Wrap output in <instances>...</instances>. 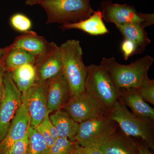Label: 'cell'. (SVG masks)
<instances>
[{
	"label": "cell",
	"mask_w": 154,
	"mask_h": 154,
	"mask_svg": "<svg viewBox=\"0 0 154 154\" xmlns=\"http://www.w3.org/2000/svg\"><path fill=\"white\" fill-rule=\"evenodd\" d=\"M87 66L85 89L109 110L120 96V90L114 85L109 73L100 65Z\"/></svg>",
	"instance_id": "5"
},
{
	"label": "cell",
	"mask_w": 154,
	"mask_h": 154,
	"mask_svg": "<svg viewBox=\"0 0 154 154\" xmlns=\"http://www.w3.org/2000/svg\"><path fill=\"white\" fill-rule=\"evenodd\" d=\"M29 146L28 129L24 137L16 142L11 146L7 154H28Z\"/></svg>",
	"instance_id": "26"
},
{
	"label": "cell",
	"mask_w": 154,
	"mask_h": 154,
	"mask_svg": "<svg viewBox=\"0 0 154 154\" xmlns=\"http://www.w3.org/2000/svg\"><path fill=\"white\" fill-rule=\"evenodd\" d=\"M153 62V58L148 55L129 65L118 63L113 57H103L100 65L109 73L118 89H138L143 80L148 76L149 69Z\"/></svg>",
	"instance_id": "1"
},
{
	"label": "cell",
	"mask_w": 154,
	"mask_h": 154,
	"mask_svg": "<svg viewBox=\"0 0 154 154\" xmlns=\"http://www.w3.org/2000/svg\"><path fill=\"white\" fill-rule=\"evenodd\" d=\"M74 149L78 154H103L99 147H82L76 145Z\"/></svg>",
	"instance_id": "29"
},
{
	"label": "cell",
	"mask_w": 154,
	"mask_h": 154,
	"mask_svg": "<svg viewBox=\"0 0 154 154\" xmlns=\"http://www.w3.org/2000/svg\"><path fill=\"white\" fill-rule=\"evenodd\" d=\"M4 91L0 102V142L7 134L13 118L21 102L22 93L14 83L10 71L4 76Z\"/></svg>",
	"instance_id": "8"
},
{
	"label": "cell",
	"mask_w": 154,
	"mask_h": 154,
	"mask_svg": "<svg viewBox=\"0 0 154 154\" xmlns=\"http://www.w3.org/2000/svg\"><path fill=\"white\" fill-rule=\"evenodd\" d=\"M28 154H49V148L43 136L35 128L29 127Z\"/></svg>",
	"instance_id": "22"
},
{
	"label": "cell",
	"mask_w": 154,
	"mask_h": 154,
	"mask_svg": "<svg viewBox=\"0 0 154 154\" xmlns=\"http://www.w3.org/2000/svg\"><path fill=\"white\" fill-rule=\"evenodd\" d=\"M37 81H48L62 71V62L59 46L48 42L45 51L36 57L34 63Z\"/></svg>",
	"instance_id": "11"
},
{
	"label": "cell",
	"mask_w": 154,
	"mask_h": 154,
	"mask_svg": "<svg viewBox=\"0 0 154 154\" xmlns=\"http://www.w3.org/2000/svg\"><path fill=\"white\" fill-rule=\"evenodd\" d=\"M49 119L57 129L59 137L67 138L72 142L75 141L79 123L66 111L59 109L51 114Z\"/></svg>",
	"instance_id": "17"
},
{
	"label": "cell",
	"mask_w": 154,
	"mask_h": 154,
	"mask_svg": "<svg viewBox=\"0 0 154 154\" xmlns=\"http://www.w3.org/2000/svg\"><path fill=\"white\" fill-rule=\"evenodd\" d=\"M121 49L124 60H127L130 57L135 54L136 48L132 42L124 38L121 44Z\"/></svg>",
	"instance_id": "27"
},
{
	"label": "cell",
	"mask_w": 154,
	"mask_h": 154,
	"mask_svg": "<svg viewBox=\"0 0 154 154\" xmlns=\"http://www.w3.org/2000/svg\"><path fill=\"white\" fill-rule=\"evenodd\" d=\"M44 0H25V3L28 5L33 6L36 4H40Z\"/></svg>",
	"instance_id": "32"
},
{
	"label": "cell",
	"mask_w": 154,
	"mask_h": 154,
	"mask_svg": "<svg viewBox=\"0 0 154 154\" xmlns=\"http://www.w3.org/2000/svg\"><path fill=\"white\" fill-rule=\"evenodd\" d=\"M39 5L47 15V23L62 25L83 21L94 11L90 0H44Z\"/></svg>",
	"instance_id": "4"
},
{
	"label": "cell",
	"mask_w": 154,
	"mask_h": 154,
	"mask_svg": "<svg viewBox=\"0 0 154 154\" xmlns=\"http://www.w3.org/2000/svg\"><path fill=\"white\" fill-rule=\"evenodd\" d=\"M6 70L5 66L2 62V60L0 61V102L2 97L3 91H4V76Z\"/></svg>",
	"instance_id": "30"
},
{
	"label": "cell",
	"mask_w": 154,
	"mask_h": 154,
	"mask_svg": "<svg viewBox=\"0 0 154 154\" xmlns=\"http://www.w3.org/2000/svg\"><path fill=\"white\" fill-rule=\"evenodd\" d=\"M11 73L14 83L22 93L37 81L36 68L33 64H26L12 71Z\"/></svg>",
	"instance_id": "21"
},
{
	"label": "cell",
	"mask_w": 154,
	"mask_h": 154,
	"mask_svg": "<svg viewBox=\"0 0 154 154\" xmlns=\"http://www.w3.org/2000/svg\"><path fill=\"white\" fill-rule=\"evenodd\" d=\"M121 131L116 130L110 138L99 146L103 154H138L137 143Z\"/></svg>",
	"instance_id": "15"
},
{
	"label": "cell",
	"mask_w": 154,
	"mask_h": 154,
	"mask_svg": "<svg viewBox=\"0 0 154 154\" xmlns=\"http://www.w3.org/2000/svg\"><path fill=\"white\" fill-rule=\"evenodd\" d=\"M63 108L79 123L109 114V110L85 91L72 96Z\"/></svg>",
	"instance_id": "9"
},
{
	"label": "cell",
	"mask_w": 154,
	"mask_h": 154,
	"mask_svg": "<svg viewBox=\"0 0 154 154\" xmlns=\"http://www.w3.org/2000/svg\"><path fill=\"white\" fill-rule=\"evenodd\" d=\"M48 81H36L22 93L21 102L29 114L30 126L34 128L40 124L48 113L51 112L48 107Z\"/></svg>",
	"instance_id": "10"
},
{
	"label": "cell",
	"mask_w": 154,
	"mask_h": 154,
	"mask_svg": "<svg viewBox=\"0 0 154 154\" xmlns=\"http://www.w3.org/2000/svg\"><path fill=\"white\" fill-rule=\"evenodd\" d=\"M74 148L73 143L68 139L58 137L49 148V154H70Z\"/></svg>",
	"instance_id": "23"
},
{
	"label": "cell",
	"mask_w": 154,
	"mask_h": 154,
	"mask_svg": "<svg viewBox=\"0 0 154 154\" xmlns=\"http://www.w3.org/2000/svg\"><path fill=\"white\" fill-rule=\"evenodd\" d=\"M70 154H78L75 151L74 148L73 149L72 151L71 152Z\"/></svg>",
	"instance_id": "34"
},
{
	"label": "cell",
	"mask_w": 154,
	"mask_h": 154,
	"mask_svg": "<svg viewBox=\"0 0 154 154\" xmlns=\"http://www.w3.org/2000/svg\"><path fill=\"white\" fill-rule=\"evenodd\" d=\"M59 47L62 72L68 83L72 97L85 91L87 66L83 62L82 49L79 40L69 39Z\"/></svg>",
	"instance_id": "2"
},
{
	"label": "cell",
	"mask_w": 154,
	"mask_h": 154,
	"mask_svg": "<svg viewBox=\"0 0 154 154\" xmlns=\"http://www.w3.org/2000/svg\"><path fill=\"white\" fill-rule=\"evenodd\" d=\"M141 96L146 102L154 105V80L148 76L143 80L138 89Z\"/></svg>",
	"instance_id": "24"
},
{
	"label": "cell",
	"mask_w": 154,
	"mask_h": 154,
	"mask_svg": "<svg viewBox=\"0 0 154 154\" xmlns=\"http://www.w3.org/2000/svg\"><path fill=\"white\" fill-rule=\"evenodd\" d=\"M36 57L24 50L15 47L12 45L6 47L2 59L6 71L12 72L22 65L28 63L34 64Z\"/></svg>",
	"instance_id": "19"
},
{
	"label": "cell",
	"mask_w": 154,
	"mask_h": 154,
	"mask_svg": "<svg viewBox=\"0 0 154 154\" xmlns=\"http://www.w3.org/2000/svg\"><path fill=\"white\" fill-rule=\"evenodd\" d=\"M102 19L105 22L113 23L117 28L128 24L136 23L145 28L154 24V14L138 13L134 7L126 4L105 1L102 3Z\"/></svg>",
	"instance_id": "7"
},
{
	"label": "cell",
	"mask_w": 154,
	"mask_h": 154,
	"mask_svg": "<svg viewBox=\"0 0 154 154\" xmlns=\"http://www.w3.org/2000/svg\"><path fill=\"white\" fill-rule=\"evenodd\" d=\"M116 124L109 115L81 122L75 141L81 146L99 147L115 132Z\"/></svg>",
	"instance_id": "6"
},
{
	"label": "cell",
	"mask_w": 154,
	"mask_h": 154,
	"mask_svg": "<svg viewBox=\"0 0 154 154\" xmlns=\"http://www.w3.org/2000/svg\"><path fill=\"white\" fill-rule=\"evenodd\" d=\"M109 115L126 135L140 138L154 150V120L134 115L119 98Z\"/></svg>",
	"instance_id": "3"
},
{
	"label": "cell",
	"mask_w": 154,
	"mask_h": 154,
	"mask_svg": "<svg viewBox=\"0 0 154 154\" xmlns=\"http://www.w3.org/2000/svg\"><path fill=\"white\" fill-rule=\"evenodd\" d=\"M11 25L17 31L24 32L30 30L32 26V22L28 17L21 14H14L11 17Z\"/></svg>",
	"instance_id": "25"
},
{
	"label": "cell",
	"mask_w": 154,
	"mask_h": 154,
	"mask_svg": "<svg viewBox=\"0 0 154 154\" xmlns=\"http://www.w3.org/2000/svg\"><path fill=\"white\" fill-rule=\"evenodd\" d=\"M138 154H152L148 148L147 144H137Z\"/></svg>",
	"instance_id": "31"
},
{
	"label": "cell",
	"mask_w": 154,
	"mask_h": 154,
	"mask_svg": "<svg viewBox=\"0 0 154 154\" xmlns=\"http://www.w3.org/2000/svg\"><path fill=\"white\" fill-rule=\"evenodd\" d=\"M119 98L129 107L134 115L154 120V109L143 99L138 90L130 88L120 89Z\"/></svg>",
	"instance_id": "14"
},
{
	"label": "cell",
	"mask_w": 154,
	"mask_h": 154,
	"mask_svg": "<svg viewBox=\"0 0 154 154\" xmlns=\"http://www.w3.org/2000/svg\"><path fill=\"white\" fill-rule=\"evenodd\" d=\"M117 28L124 38L128 39L134 43L136 48L135 54L143 52L146 47L150 43L151 40L142 25L132 23Z\"/></svg>",
	"instance_id": "20"
},
{
	"label": "cell",
	"mask_w": 154,
	"mask_h": 154,
	"mask_svg": "<svg viewBox=\"0 0 154 154\" xmlns=\"http://www.w3.org/2000/svg\"><path fill=\"white\" fill-rule=\"evenodd\" d=\"M48 43L44 37L39 36L34 31L29 30L17 36L11 45L37 57L45 51Z\"/></svg>",
	"instance_id": "18"
},
{
	"label": "cell",
	"mask_w": 154,
	"mask_h": 154,
	"mask_svg": "<svg viewBox=\"0 0 154 154\" xmlns=\"http://www.w3.org/2000/svg\"><path fill=\"white\" fill-rule=\"evenodd\" d=\"M30 125L29 114L22 103L11 122L7 134L0 142V154H8L13 145L24 137Z\"/></svg>",
	"instance_id": "12"
},
{
	"label": "cell",
	"mask_w": 154,
	"mask_h": 154,
	"mask_svg": "<svg viewBox=\"0 0 154 154\" xmlns=\"http://www.w3.org/2000/svg\"><path fill=\"white\" fill-rule=\"evenodd\" d=\"M48 113L45 115L44 119L41 122V124L43 125V126L45 128V129L47 130L50 133L51 136L54 139L56 140L59 137L57 131L55 127L52 124V122L49 119V113Z\"/></svg>",
	"instance_id": "28"
},
{
	"label": "cell",
	"mask_w": 154,
	"mask_h": 154,
	"mask_svg": "<svg viewBox=\"0 0 154 154\" xmlns=\"http://www.w3.org/2000/svg\"><path fill=\"white\" fill-rule=\"evenodd\" d=\"M71 97L67 81L62 71L48 81L47 103L48 110L61 109Z\"/></svg>",
	"instance_id": "13"
},
{
	"label": "cell",
	"mask_w": 154,
	"mask_h": 154,
	"mask_svg": "<svg viewBox=\"0 0 154 154\" xmlns=\"http://www.w3.org/2000/svg\"><path fill=\"white\" fill-rule=\"evenodd\" d=\"M6 50V47L5 48H0V61L2 60L3 56L5 54Z\"/></svg>",
	"instance_id": "33"
},
{
	"label": "cell",
	"mask_w": 154,
	"mask_h": 154,
	"mask_svg": "<svg viewBox=\"0 0 154 154\" xmlns=\"http://www.w3.org/2000/svg\"><path fill=\"white\" fill-rule=\"evenodd\" d=\"M60 28L63 30L78 29L91 35H104L109 30L103 22L101 11H94L87 19L75 23L62 25Z\"/></svg>",
	"instance_id": "16"
}]
</instances>
